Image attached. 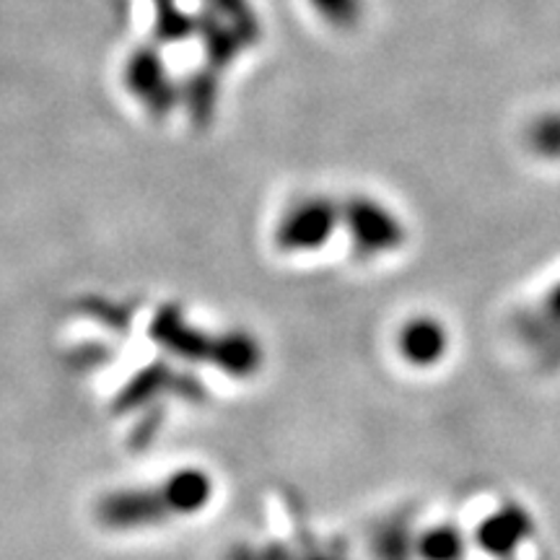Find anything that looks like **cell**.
Wrapping results in <instances>:
<instances>
[{
    "mask_svg": "<svg viewBox=\"0 0 560 560\" xmlns=\"http://www.w3.org/2000/svg\"><path fill=\"white\" fill-rule=\"evenodd\" d=\"M340 223L361 257L395 255L408 242V226L380 198L353 195L340 206Z\"/></svg>",
    "mask_w": 560,
    "mask_h": 560,
    "instance_id": "cell-1",
    "label": "cell"
},
{
    "mask_svg": "<svg viewBox=\"0 0 560 560\" xmlns=\"http://www.w3.org/2000/svg\"><path fill=\"white\" fill-rule=\"evenodd\" d=\"M340 226V206L325 195L301 198L285 208L276 229V242L283 252H317L330 242Z\"/></svg>",
    "mask_w": 560,
    "mask_h": 560,
    "instance_id": "cell-2",
    "label": "cell"
},
{
    "mask_svg": "<svg viewBox=\"0 0 560 560\" xmlns=\"http://www.w3.org/2000/svg\"><path fill=\"white\" fill-rule=\"evenodd\" d=\"M452 346L450 327L433 314H416L405 319L397 330V350L400 359L412 369H433L446 359Z\"/></svg>",
    "mask_w": 560,
    "mask_h": 560,
    "instance_id": "cell-3",
    "label": "cell"
},
{
    "mask_svg": "<svg viewBox=\"0 0 560 560\" xmlns=\"http://www.w3.org/2000/svg\"><path fill=\"white\" fill-rule=\"evenodd\" d=\"M532 532H535V522H532L527 509L506 503L480 522V527L475 529V542L488 556L509 560L522 548L524 540H529Z\"/></svg>",
    "mask_w": 560,
    "mask_h": 560,
    "instance_id": "cell-4",
    "label": "cell"
},
{
    "mask_svg": "<svg viewBox=\"0 0 560 560\" xmlns=\"http://www.w3.org/2000/svg\"><path fill=\"white\" fill-rule=\"evenodd\" d=\"M467 540L454 524H433L416 535L418 560H465Z\"/></svg>",
    "mask_w": 560,
    "mask_h": 560,
    "instance_id": "cell-5",
    "label": "cell"
},
{
    "mask_svg": "<svg viewBox=\"0 0 560 560\" xmlns=\"http://www.w3.org/2000/svg\"><path fill=\"white\" fill-rule=\"evenodd\" d=\"M371 552L376 560H416V535L400 520L387 522L374 532Z\"/></svg>",
    "mask_w": 560,
    "mask_h": 560,
    "instance_id": "cell-6",
    "label": "cell"
},
{
    "mask_svg": "<svg viewBox=\"0 0 560 560\" xmlns=\"http://www.w3.org/2000/svg\"><path fill=\"white\" fill-rule=\"evenodd\" d=\"M527 145L535 156L560 161V112H545L527 128Z\"/></svg>",
    "mask_w": 560,
    "mask_h": 560,
    "instance_id": "cell-7",
    "label": "cell"
},
{
    "mask_svg": "<svg viewBox=\"0 0 560 560\" xmlns=\"http://www.w3.org/2000/svg\"><path fill=\"white\" fill-rule=\"evenodd\" d=\"M317 5L327 19H332V24L340 26L355 24L363 11V0H317Z\"/></svg>",
    "mask_w": 560,
    "mask_h": 560,
    "instance_id": "cell-8",
    "label": "cell"
},
{
    "mask_svg": "<svg viewBox=\"0 0 560 560\" xmlns=\"http://www.w3.org/2000/svg\"><path fill=\"white\" fill-rule=\"evenodd\" d=\"M545 306H548V314L552 319H560V283L550 291V296H548V301H545Z\"/></svg>",
    "mask_w": 560,
    "mask_h": 560,
    "instance_id": "cell-9",
    "label": "cell"
}]
</instances>
